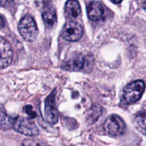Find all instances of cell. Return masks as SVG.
Wrapping results in <instances>:
<instances>
[{
  "label": "cell",
  "instance_id": "cell-1",
  "mask_svg": "<svg viewBox=\"0 0 146 146\" xmlns=\"http://www.w3.org/2000/svg\"><path fill=\"white\" fill-rule=\"evenodd\" d=\"M145 91V83L138 80L128 84L123 89L122 101L124 104H133L137 102Z\"/></svg>",
  "mask_w": 146,
  "mask_h": 146
},
{
  "label": "cell",
  "instance_id": "cell-2",
  "mask_svg": "<svg viewBox=\"0 0 146 146\" xmlns=\"http://www.w3.org/2000/svg\"><path fill=\"white\" fill-rule=\"evenodd\" d=\"M18 29L23 38L27 41H34L38 36L36 24L30 16H25L20 20Z\"/></svg>",
  "mask_w": 146,
  "mask_h": 146
},
{
  "label": "cell",
  "instance_id": "cell-3",
  "mask_svg": "<svg viewBox=\"0 0 146 146\" xmlns=\"http://www.w3.org/2000/svg\"><path fill=\"white\" fill-rule=\"evenodd\" d=\"M12 128L17 132L27 136H36L38 134V128L31 119L19 116L14 120Z\"/></svg>",
  "mask_w": 146,
  "mask_h": 146
},
{
  "label": "cell",
  "instance_id": "cell-4",
  "mask_svg": "<svg viewBox=\"0 0 146 146\" xmlns=\"http://www.w3.org/2000/svg\"><path fill=\"white\" fill-rule=\"evenodd\" d=\"M106 132L112 136H121L125 129V124L122 118L118 115H109L104 124Z\"/></svg>",
  "mask_w": 146,
  "mask_h": 146
},
{
  "label": "cell",
  "instance_id": "cell-5",
  "mask_svg": "<svg viewBox=\"0 0 146 146\" xmlns=\"http://www.w3.org/2000/svg\"><path fill=\"white\" fill-rule=\"evenodd\" d=\"M91 58H92V57H89V56H75L66 61L62 66V68L71 71H85L86 68L91 67V65L93 64V59L91 60Z\"/></svg>",
  "mask_w": 146,
  "mask_h": 146
},
{
  "label": "cell",
  "instance_id": "cell-6",
  "mask_svg": "<svg viewBox=\"0 0 146 146\" xmlns=\"http://www.w3.org/2000/svg\"><path fill=\"white\" fill-rule=\"evenodd\" d=\"M83 36V28L76 21H68L64 25L62 37L69 41H78Z\"/></svg>",
  "mask_w": 146,
  "mask_h": 146
},
{
  "label": "cell",
  "instance_id": "cell-7",
  "mask_svg": "<svg viewBox=\"0 0 146 146\" xmlns=\"http://www.w3.org/2000/svg\"><path fill=\"white\" fill-rule=\"evenodd\" d=\"M56 90L48 96L45 101L44 117L46 121L51 124H56L58 121V112L56 108Z\"/></svg>",
  "mask_w": 146,
  "mask_h": 146
},
{
  "label": "cell",
  "instance_id": "cell-8",
  "mask_svg": "<svg viewBox=\"0 0 146 146\" xmlns=\"http://www.w3.org/2000/svg\"><path fill=\"white\" fill-rule=\"evenodd\" d=\"M13 58V52L9 43L0 36V69L8 66Z\"/></svg>",
  "mask_w": 146,
  "mask_h": 146
},
{
  "label": "cell",
  "instance_id": "cell-9",
  "mask_svg": "<svg viewBox=\"0 0 146 146\" xmlns=\"http://www.w3.org/2000/svg\"><path fill=\"white\" fill-rule=\"evenodd\" d=\"M87 14L91 21H99L104 17V8L98 1H92L87 7Z\"/></svg>",
  "mask_w": 146,
  "mask_h": 146
},
{
  "label": "cell",
  "instance_id": "cell-10",
  "mask_svg": "<svg viewBox=\"0 0 146 146\" xmlns=\"http://www.w3.org/2000/svg\"><path fill=\"white\" fill-rule=\"evenodd\" d=\"M64 11L66 15L71 19H76L80 16L81 13V6L76 0H68L65 4Z\"/></svg>",
  "mask_w": 146,
  "mask_h": 146
},
{
  "label": "cell",
  "instance_id": "cell-11",
  "mask_svg": "<svg viewBox=\"0 0 146 146\" xmlns=\"http://www.w3.org/2000/svg\"><path fill=\"white\" fill-rule=\"evenodd\" d=\"M134 125L135 128L143 135L145 134V112L138 114L134 118Z\"/></svg>",
  "mask_w": 146,
  "mask_h": 146
},
{
  "label": "cell",
  "instance_id": "cell-12",
  "mask_svg": "<svg viewBox=\"0 0 146 146\" xmlns=\"http://www.w3.org/2000/svg\"><path fill=\"white\" fill-rule=\"evenodd\" d=\"M14 120L3 111H0V128L8 130L12 128Z\"/></svg>",
  "mask_w": 146,
  "mask_h": 146
},
{
  "label": "cell",
  "instance_id": "cell-13",
  "mask_svg": "<svg viewBox=\"0 0 146 146\" xmlns=\"http://www.w3.org/2000/svg\"><path fill=\"white\" fill-rule=\"evenodd\" d=\"M42 17L46 26L48 28H51L56 22V15L53 11H45L43 14Z\"/></svg>",
  "mask_w": 146,
  "mask_h": 146
},
{
  "label": "cell",
  "instance_id": "cell-14",
  "mask_svg": "<svg viewBox=\"0 0 146 146\" xmlns=\"http://www.w3.org/2000/svg\"><path fill=\"white\" fill-rule=\"evenodd\" d=\"M23 146H48L46 143L39 140L25 139L22 143Z\"/></svg>",
  "mask_w": 146,
  "mask_h": 146
},
{
  "label": "cell",
  "instance_id": "cell-15",
  "mask_svg": "<svg viewBox=\"0 0 146 146\" xmlns=\"http://www.w3.org/2000/svg\"><path fill=\"white\" fill-rule=\"evenodd\" d=\"M36 4L39 8H46L51 4V0H35Z\"/></svg>",
  "mask_w": 146,
  "mask_h": 146
},
{
  "label": "cell",
  "instance_id": "cell-16",
  "mask_svg": "<svg viewBox=\"0 0 146 146\" xmlns=\"http://www.w3.org/2000/svg\"><path fill=\"white\" fill-rule=\"evenodd\" d=\"M24 112L26 113H27V115L30 117V118L32 119V118H35L36 114L34 111H33V107L31 106H27L24 107Z\"/></svg>",
  "mask_w": 146,
  "mask_h": 146
},
{
  "label": "cell",
  "instance_id": "cell-17",
  "mask_svg": "<svg viewBox=\"0 0 146 146\" xmlns=\"http://www.w3.org/2000/svg\"><path fill=\"white\" fill-rule=\"evenodd\" d=\"M9 3V0H0V6L1 7H5Z\"/></svg>",
  "mask_w": 146,
  "mask_h": 146
},
{
  "label": "cell",
  "instance_id": "cell-18",
  "mask_svg": "<svg viewBox=\"0 0 146 146\" xmlns=\"http://www.w3.org/2000/svg\"><path fill=\"white\" fill-rule=\"evenodd\" d=\"M4 27V22L3 19L0 17V29H2Z\"/></svg>",
  "mask_w": 146,
  "mask_h": 146
},
{
  "label": "cell",
  "instance_id": "cell-19",
  "mask_svg": "<svg viewBox=\"0 0 146 146\" xmlns=\"http://www.w3.org/2000/svg\"><path fill=\"white\" fill-rule=\"evenodd\" d=\"M111 1H112V2H113L114 4H119V3H121L123 0H111Z\"/></svg>",
  "mask_w": 146,
  "mask_h": 146
}]
</instances>
